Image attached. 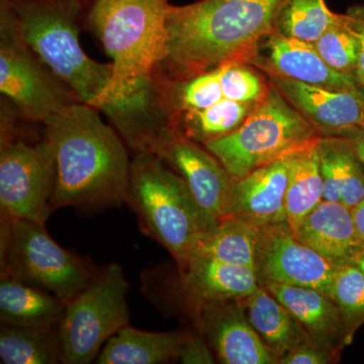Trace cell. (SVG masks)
I'll list each match as a JSON object with an SVG mask.
<instances>
[{"instance_id": "22", "label": "cell", "mask_w": 364, "mask_h": 364, "mask_svg": "<svg viewBox=\"0 0 364 364\" xmlns=\"http://www.w3.org/2000/svg\"><path fill=\"white\" fill-rule=\"evenodd\" d=\"M66 303L49 291L1 275L0 320L1 324L53 327L60 326Z\"/></svg>"}, {"instance_id": "21", "label": "cell", "mask_w": 364, "mask_h": 364, "mask_svg": "<svg viewBox=\"0 0 364 364\" xmlns=\"http://www.w3.org/2000/svg\"><path fill=\"white\" fill-rule=\"evenodd\" d=\"M240 301L249 322L277 363L299 345L309 342L296 318L264 287Z\"/></svg>"}, {"instance_id": "5", "label": "cell", "mask_w": 364, "mask_h": 364, "mask_svg": "<svg viewBox=\"0 0 364 364\" xmlns=\"http://www.w3.org/2000/svg\"><path fill=\"white\" fill-rule=\"evenodd\" d=\"M126 203L135 212L141 231L176 263L188 259L210 230L186 181L154 153L134 154Z\"/></svg>"}, {"instance_id": "34", "label": "cell", "mask_w": 364, "mask_h": 364, "mask_svg": "<svg viewBox=\"0 0 364 364\" xmlns=\"http://www.w3.org/2000/svg\"><path fill=\"white\" fill-rule=\"evenodd\" d=\"M342 136L350 141L364 167V127H358V128L347 132Z\"/></svg>"}, {"instance_id": "2", "label": "cell", "mask_w": 364, "mask_h": 364, "mask_svg": "<svg viewBox=\"0 0 364 364\" xmlns=\"http://www.w3.org/2000/svg\"><path fill=\"white\" fill-rule=\"evenodd\" d=\"M100 114L95 107L76 102L43 123L55 159L53 210H102L126 203L129 148Z\"/></svg>"}, {"instance_id": "29", "label": "cell", "mask_w": 364, "mask_h": 364, "mask_svg": "<svg viewBox=\"0 0 364 364\" xmlns=\"http://www.w3.org/2000/svg\"><path fill=\"white\" fill-rule=\"evenodd\" d=\"M314 45L326 63L334 70L354 76L358 68L359 45L344 14H339L336 23Z\"/></svg>"}, {"instance_id": "11", "label": "cell", "mask_w": 364, "mask_h": 364, "mask_svg": "<svg viewBox=\"0 0 364 364\" xmlns=\"http://www.w3.org/2000/svg\"><path fill=\"white\" fill-rule=\"evenodd\" d=\"M336 268L299 241L289 223L260 227L255 267L260 286L311 287L329 296Z\"/></svg>"}, {"instance_id": "16", "label": "cell", "mask_w": 364, "mask_h": 364, "mask_svg": "<svg viewBox=\"0 0 364 364\" xmlns=\"http://www.w3.org/2000/svg\"><path fill=\"white\" fill-rule=\"evenodd\" d=\"M176 265L178 291L193 313L208 304L247 298L260 287L253 268L230 264L208 256H191Z\"/></svg>"}, {"instance_id": "25", "label": "cell", "mask_w": 364, "mask_h": 364, "mask_svg": "<svg viewBox=\"0 0 364 364\" xmlns=\"http://www.w3.org/2000/svg\"><path fill=\"white\" fill-rule=\"evenodd\" d=\"M60 326L28 327L1 324L0 358L4 364L61 363Z\"/></svg>"}, {"instance_id": "23", "label": "cell", "mask_w": 364, "mask_h": 364, "mask_svg": "<svg viewBox=\"0 0 364 364\" xmlns=\"http://www.w3.org/2000/svg\"><path fill=\"white\" fill-rule=\"evenodd\" d=\"M259 232L260 227L240 218L226 215L205 232L191 256H208L230 264L255 269Z\"/></svg>"}, {"instance_id": "15", "label": "cell", "mask_w": 364, "mask_h": 364, "mask_svg": "<svg viewBox=\"0 0 364 364\" xmlns=\"http://www.w3.org/2000/svg\"><path fill=\"white\" fill-rule=\"evenodd\" d=\"M268 77L323 136H342L364 127V90H334L279 76Z\"/></svg>"}, {"instance_id": "3", "label": "cell", "mask_w": 364, "mask_h": 364, "mask_svg": "<svg viewBox=\"0 0 364 364\" xmlns=\"http://www.w3.org/2000/svg\"><path fill=\"white\" fill-rule=\"evenodd\" d=\"M287 0H198L170 6L166 53L155 75L184 79L231 62L248 63L277 32Z\"/></svg>"}, {"instance_id": "8", "label": "cell", "mask_w": 364, "mask_h": 364, "mask_svg": "<svg viewBox=\"0 0 364 364\" xmlns=\"http://www.w3.org/2000/svg\"><path fill=\"white\" fill-rule=\"evenodd\" d=\"M18 112L1 100L0 124V210L1 217L46 224L53 212L55 159L46 139L28 143L14 136Z\"/></svg>"}, {"instance_id": "10", "label": "cell", "mask_w": 364, "mask_h": 364, "mask_svg": "<svg viewBox=\"0 0 364 364\" xmlns=\"http://www.w3.org/2000/svg\"><path fill=\"white\" fill-rule=\"evenodd\" d=\"M0 92L21 119L42 124L79 102L21 37L9 0H0Z\"/></svg>"}, {"instance_id": "6", "label": "cell", "mask_w": 364, "mask_h": 364, "mask_svg": "<svg viewBox=\"0 0 364 364\" xmlns=\"http://www.w3.org/2000/svg\"><path fill=\"white\" fill-rule=\"evenodd\" d=\"M323 135L270 83L267 95L229 135L205 144L234 179L294 154Z\"/></svg>"}, {"instance_id": "27", "label": "cell", "mask_w": 364, "mask_h": 364, "mask_svg": "<svg viewBox=\"0 0 364 364\" xmlns=\"http://www.w3.org/2000/svg\"><path fill=\"white\" fill-rule=\"evenodd\" d=\"M318 147L331 160L341 203L353 210L364 200V167L355 149L346 138L334 136H323Z\"/></svg>"}, {"instance_id": "30", "label": "cell", "mask_w": 364, "mask_h": 364, "mask_svg": "<svg viewBox=\"0 0 364 364\" xmlns=\"http://www.w3.org/2000/svg\"><path fill=\"white\" fill-rule=\"evenodd\" d=\"M338 352L306 342L280 359L282 364H328L336 363Z\"/></svg>"}, {"instance_id": "24", "label": "cell", "mask_w": 364, "mask_h": 364, "mask_svg": "<svg viewBox=\"0 0 364 364\" xmlns=\"http://www.w3.org/2000/svg\"><path fill=\"white\" fill-rule=\"evenodd\" d=\"M318 141L296 151L289 158L286 212L287 221L291 228L323 202Z\"/></svg>"}, {"instance_id": "28", "label": "cell", "mask_w": 364, "mask_h": 364, "mask_svg": "<svg viewBox=\"0 0 364 364\" xmlns=\"http://www.w3.org/2000/svg\"><path fill=\"white\" fill-rule=\"evenodd\" d=\"M329 296L343 314L347 328L353 337L364 323V273L355 263L337 267Z\"/></svg>"}, {"instance_id": "26", "label": "cell", "mask_w": 364, "mask_h": 364, "mask_svg": "<svg viewBox=\"0 0 364 364\" xmlns=\"http://www.w3.org/2000/svg\"><path fill=\"white\" fill-rule=\"evenodd\" d=\"M338 18L325 0H287L277 18V32L315 44Z\"/></svg>"}, {"instance_id": "35", "label": "cell", "mask_w": 364, "mask_h": 364, "mask_svg": "<svg viewBox=\"0 0 364 364\" xmlns=\"http://www.w3.org/2000/svg\"><path fill=\"white\" fill-rule=\"evenodd\" d=\"M352 212H353L354 222L358 229L359 239L364 248V200L359 203L358 207L354 208Z\"/></svg>"}, {"instance_id": "20", "label": "cell", "mask_w": 364, "mask_h": 364, "mask_svg": "<svg viewBox=\"0 0 364 364\" xmlns=\"http://www.w3.org/2000/svg\"><path fill=\"white\" fill-rule=\"evenodd\" d=\"M189 334L148 332L130 325L119 330L102 347L95 363L161 364L181 358Z\"/></svg>"}, {"instance_id": "31", "label": "cell", "mask_w": 364, "mask_h": 364, "mask_svg": "<svg viewBox=\"0 0 364 364\" xmlns=\"http://www.w3.org/2000/svg\"><path fill=\"white\" fill-rule=\"evenodd\" d=\"M347 23L358 38L359 56L355 76L358 85L364 88V6H358L349 9L348 13L344 14Z\"/></svg>"}, {"instance_id": "17", "label": "cell", "mask_w": 364, "mask_h": 364, "mask_svg": "<svg viewBox=\"0 0 364 364\" xmlns=\"http://www.w3.org/2000/svg\"><path fill=\"white\" fill-rule=\"evenodd\" d=\"M289 158L291 155L234 179L226 215L240 218L257 227L287 222Z\"/></svg>"}, {"instance_id": "1", "label": "cell", "mask_w": 364, "mask_h": 364, "mask_svg": "<svg viewBox=\"0 0 364 364\" xmlns=\"http://www.w3.org/2000/svg\"><path fill=\"white\" fill-rule=\"evenodd\" d=\"M169 0H86L85 21L112 59L102 114L129 150L144 152L165 128L155 72L166 53Z\"/></svg>"}, {"instance_id": "13", "label": "cell", "mask_w": 364, "mask_h": 364, "mask_svg": "<svg viewBox=\"0 0 364 364\" xmlns=\"http://www.w3.org/2000/svg\"><path fill=\"white\" fill-rule=\"evenodd\" d=\"M248 64L268 76L293 79L306 85L334 90H364L350 74L334 70L318 54L315 45L275 32L261 42Z\"/></svg>"}, {"instance_id": "36", "label": "cell", "mask_w": 364, "mask_h": 364, "mask_svg": "<svg viewBox=\"0 0 364 364\" xmlns=\"http://www.w3.org/2000/svg\"><path fill=\"white\" fill-rule=\"evenodd\" d=\"M353 263H355V264L360 268L361 272L364 273V248L361 249V250L356 254Z\"/></svg>"}, {"instance_id": "4", "label": "cell", "mask_w": 364, "mask_h": 364, "mask_svg": "<svg viewBox=\"0 0 364 364\" xmlns=\"http://www.w3.org/2000/svg\"><path fill=\"white\" fill-rule=\"evenodd\" d=\"M21 37L79 102L102 112L112 63L91 59L80 45L86 0H9Z\"/></svg>"}, {"instance_id": "18", "label": "cell", "mask_w": 364, "mask_h": 364, "mask_svg": "<svg viewBox=\"0 0 364 364\" xmlns=\"http://www.w3.org/2000/svg\"><path fill=\"white\" fill-rule=\"evenodd\" d=\"M303 328L311 343L334 352L351 342L341 310L327 294L311 287L268 282L263 284Z\"/></svg>"}, {"instance_id": "9", "label": "cell", "mask_w": 364, "mask_h": 364, "mask_svg": "<svg viewBox=\"0 0 364 364\" xmlns=\"http://www.w3.org/2000/svg\"><path fill=\"white\" fill-rule=\"evenodd\" d=\"M128 291L123 269L111 263L66 304L59 327L61 363H92L109 339L129 325Z\"/></svg>"}, {"instance_id": "19", "label": "cell", "mask_w": 364, "mask_h": 364, "mask_svg": "<svg viewBox=\"0 0 364 364\" xmlns=\"http://www.w3.org/2000/svg\"><path fill=\"white\" fill-rule=\"evenodd\" d=\"M291 229L299 241L336 267L353 263L363 248L352 208L341 202L323 200Z\"/></svg>"}, {"instance_id": "14", "label": "cell", "mask_w": 364, "mask_h": 364, "mask_svg": "<svg viewBox=\"0 0 364 364\" xmlns=\"http://www.w3.org/2000/svg\"><path fill=\"white\" fill-rule=\"evenodd\" d=\"M198 331L225 364H272L277 359L250 324L240 299L200 306L195 313Z\"/></svg>"}, {"instance_id": "33", "label": "cell", "mask_w": 364, "mask_h": 364, "mask_svg": "<svg viewBox=\"0 0 364 364\" xmlns=\"http://www.w3.org/2000/svg\"><path fill=\"white\" fill-rule=\"evenodd\" d=\"M183 363H213L214 358L208 351L207 344L203 341V335L189 334L184 350L181 354Z\"/></svg>"}, {"instance_id": "12", "label": "cell", "mask_w": 364, "mask_h": 364, "mask_svg": "<svg viewBox=\"0 0 364 364\" xmlns=\"http://www.w3.org/2000/svg\"><path fill=\"white\" fill-rule=\"evenodd\" d=\"M152 153L186 181L210 229L226 217L234 178L205 146L170 131Z\"/></svg>"}, {"instance_id": "32", "label": "cell", "mask_w": 364, "mask_h": 364, "mask_svg": "<svg viewBox=\"0 0 364 364\" xmlns=\"http://www.w3.org/2000/svg\"><path fill=\"white\" fill-rule=\"evenodd\" d=\"M318 152H320L321 173L323 179V200L333 203L341 202V193H340L331 160L320 149V147H318Z\"/></svg>"}, {"instance_id": "7", "label": "cell", "mask_w": 364, "mask_h": 364, "mask_svg": "<svg viewBox=\"0 0 364 364\" xmlns=\"http://www.w3.org/2000/svg\"><path fill=\"white\" fill-rule=\"evenodd\" d=\"M0 246L1 275L49 291L66 304L102 268L60 246L38 222L1 217Z\"/></svg>"}]
</instances>
